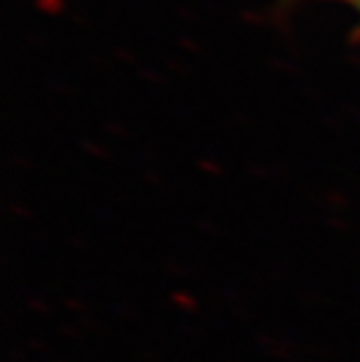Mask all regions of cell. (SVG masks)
<instances>
[{"label": "cell", "instance_id": "cell-1", "mask_svg": "<svg viewBox=\"0 0 360 362\" xmlns=\"http://www.w3.org/2000/svg\"><path fill=\"white\" fill-rule=\"evenodd\" d=\"M351 3H354V5L358 7V12H360V0H351Z\"/></svg>", "mask_w": 360, "mask_h": 362}]
</instances>
